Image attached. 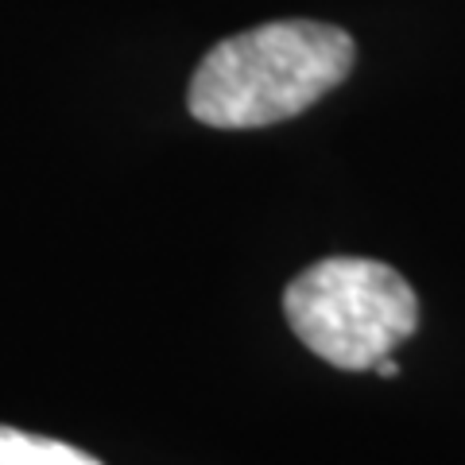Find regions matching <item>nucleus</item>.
Here are the masks:
<instances>
[{"label":"nucleus","mask_w":465,"mask_h":465,"mask_svg":"<svg viewBox=\"0 0 465 465\" xmlns=\"http://www.w3.org/2000/svg\"><path fill=\"white\" fill-rule=\"evenodd\" d=\"M0 465H101L78 446H66L58 439L27 434L16 427H0Z\"/></svg>","instance_id":"nucleus-3"},{"label":"nucleus","mask_w":465,"mask_h":465,"mask_svg":"<svg viewBox=\"0 0 465 465\" xmlns=\"http://www.w3.org/2000/svg\"><path fill=\"white\" fill-rule=\"evenodd\" d=\"M353 39L333 24L280 20L229 35L202 58L186 105L210 128H264L307 113L349 78Z\"/></svg>","instance_id":"nucleus-1"},{"label":"nucleus","mask_w":465,"mask_h":465,"mask_svg":"<svg viewBox=\"0 0 465 465\" xmlns=\"http://www.w3.org/2000/svg\"><path fill=\"white\" fill-rule=\"evenodd\" d=\"M283 314L295 338L345 372H365L419 326V299L396 268L330 256L287 283Z\"/></svg>","instance_id":"nucleus-2"},{"label":"nucleus","mask_w":465,"mask_h":465,"mask_svg":"<svg viewBox=\"0 0 465 465\" xmlns=\"http://www.w3.org/2000/svg\"><path fill=\"white\" fill-rule=\"evenodd\" d=\"M372 372H376V376H384V381H391V376H400V365H396L391 357H381V361L372 365Z\"/></svg>","instance_id":"nucleus-4"}]
</instances>
